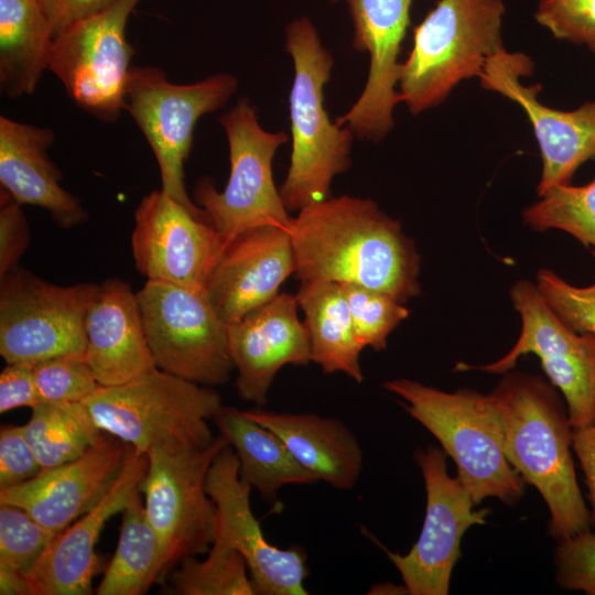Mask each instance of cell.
<instances>
[{"label":"cell","instance_id":"7c38bea8","mask_svg":"<svg viewBox=\"0 0 595 595\" xmlns=\"http://www.w3.org/2000/svg\"><path fill=\"white\" fill-rule=\"evenodd\" d=\"M140 0H116L104 10L58 33L47 69L82 109L106 122L125 110L133 47L126 37L128 19Z\"/></svg>","mask_w":595,"mask_h":595},{"label":"cell","instance_id":"ba28073f","mask_svg":"<svg viewBox=\"0 0 595 595\" xmlns=\"http://www.w3.org/2000/svg\"><path fill=\"white\" fill-rule=\"evenodd\" d=\"M219 121L229 147L228 182L219 192L209 177H204L194 191L195 201L209 224L226 242L262 226L290 230L293 217L285 208L272 175V160L285 143L286 134L264 130L255 108L244 99Z\"/></svg>","mask_w":595,"mask_h":595},{"label":"cell","instance_id":"f35d334b","mask_svg":"<svg viewBox=\"0 0 595 595\" xmlns=\"http://www.w3.org/2000/svg\"><path fill=\"white\" fill-rule=\"evenodd\" d=\"M42 466L28 442L23 425L6 424L0 429V488L35 477Z\"/></svg>","mask_w":595,"mask_h":595},{"label":"cell","instance_id":"4fadbf2b","mask_svg":"<svg viewBox=\"0 0 595 595\" xmlns=\"http://www.w3.org/2000/svg\"><path fill=\"white\" fill-rule=\"evenodd\" d=\"M510 300L521 318L513 347L498 360L484 365H456L457 370L477 369L505 374L527 354L539 357L550 382L563 394L573 428L591 425L595 419V335L580 334L550 309L534 283L518 280Z\"/></svg>","mask_w":595,"mask_h":595},{"label":"cell","instance_id":"f6af8a7d","mask_svg":"<svg viewBox=\"0 0 595 595\" xmlns=\"http://www.w3.org/2000/svg\"><path fill=\"white\" fill-rule=\"evenodd\" d=\"M333 1H336V0H333Z\"/></svg>","mask_w":595,"mask_h":595},{"label":"cell","instance_id":"9c48e42d","mask_svg":"<svg viewBox=\"0 0 595 595\" xmlns=\"http://www.w3.org/2000/svg\"><path fill=\"white\" fill-rule=\"evenodd\" d=\"M137 298L155 367L208 387L229 380L227 324L206 291L147 280Z\"/></svg>","mask_w":595,"mask_h":595},{"label":"cell","instance_id":"d4e9b609","mask_svg":"<svg viewBox=\"0 0 595 595\" xmlns=\"http://www.w3.org/2000/svg\"><path fill=\"white\" fill-rule=\"evenodd\" d=\"M246 412L274 432L317 480L340 490H349L358 482L363 451L356 435L342 421L315 413H279L262 409Z\"/></svg>","mask_w":595,"mask_h":595},{"label":"cell","instance_id":"ffe728a7","mask_svg":"<svg viewBox=\"0 0 595 595\" xmlns=\"http://www.w3.org/2000/svg\"><path fill=\"white\" fill-rule=\"evenodd\" d=\"M298 307L295 295L280 293L227 324L229 354L238 372L236 390L242 400L264 405L282 367L312 361L309 332Z\"/></svg>","mask_w":595,"mask_h":595},{"label":"cell","instance_id":"8fae6325","mask_svg":"<svg viewBox=\"0 0 595 595\" xmlns=\"http://www.w3.org/2000/svg\"><path fill=\"white\" fill-rule=\"evenodd\" d=\"M99 284L62 286L17 267L0 277V355L7 364L85 354L86 314Z\"/></svg>","mask_w":595,"mask_h":595},{"label":"cell","instance_id":"44dd1931","mask_svg":"<svg viewBox=\"0 0 595 595\" xmlns=\"http://www.w3.org/2000/svg\"><path fill=\"white\" fill-rule=\"evenodd\" d=\"M148 469V455L131 447L123 468L109 491L89 511L55 534L25 574L29 595H88L99 570L95 547L110 517L121 512Z\"/></svg>","mask_w":595,"mask_h":595},{"label":"cell","instance_id":"7bdbcfd3","mask_svg":"<svg viewBox=\"0 0 595 595\" xmlns=\"http://www.w3.org/2000/svg\"><path fill=\"white\" fill-rule=\"evenodd\" d=\"M572 447L585 475L591 520L595 527V426L591 424L573 428Z\"/></svg>","mask_w":595,"mask_h":595},{"label":"cell","instance_id":"ac0fdd59","mask_svg":"<svg viewBox=\"0 0 595 595\" xmlns=\"http://www.w3.org/2000/svg\"><path fill=\"white\" fill-rule=\"evenodd\" d=\"M354 22L353 45L369 54L365 88L350 109L336 120L361 139L378 142L393 128L399 53L410 22L412 0H346Z\"/></svg>","mask_w":595,"mask_h":595},{"label":"cell","instance_id":"ee69618b","mask_svg":"<svg viewBox=\"0 0 595 595\" xmlns=\"http://www.w3.org/2000/svg\"><path fill=\"white\" fill-rule=\"evenodd\" d=\"M593 425L595 426V419H594Z\"/></svg>","mask_w":595,"mask_h":595},{"label":"cell","instance_id":"d6a6232c","mask_svg":"<svg viewBox=\"0 0 595 595\" xmlns=\"http://www.w3.org/2000/svg\"><path fill=\"white\" fill-rule=\"evenodd\" d=\"M363 348L376 351L387 347L388 336L409 317V310L382 292L353 283H340Z\"/></svg>","mask_w":595,"mask_h":595},{"label":"cell","instance_id":"e0dca14e","mask_svg":"<svg viewBox=\"0 0 595 595\" xmlns=\"http://www.w3.org/2000/svg\"><path fill=\"white\" fill-rule=\"evenodd\" d=\"M206 491L216 507V536L244 556L256 595H306V552L281 549L266 539L250 507L251 486L239 477V459L230 445L214 458Z\"/></svg>","mask_w":595,"mask_h":595},{"label":"cell","instance_id":"4dcf8cb0","mask_svg":"<svg viewBox=\"0 0 595 595\" xmlns=\"http://www.w3.org/2000/svg\"><path fill=\"white\" fill-rule=\"evenodd\" d=\"M247 563L239 551L216 536L204 560L187 558L166 575L176 595H256Z\"/></svg>","mask_w":595,"mask_h":595},{"label":"cell","instance_id":"83f0119b","mask_svg":"<svg viewBox=\"0 0 595 595\" xmlns=\"http://www.w3.org/2000/svg\"><path fill=\"white\" fill-rule=\"evenodd\" d=\"M53 26L37 0H0V88L32 95L48 67Z\"/></svg>","mask_w":595,"mask_h":595},{"label":"cell","instance_id":"3957f363","mask_svg":"<svg viewBox=\"0 0 595 595\" xmlns=\"http://www.w3.org/2000/svg\"><path fill=\"white\" fill-rule=\"evenodd\" d=\"M382 387L440 442L475 505L489 497L511 504L522 496L526 482L506 456L502 424L490 394L465 388L447 392L408 378Z\"/></svg>","mask_w":595,"mask_h":595},{"label":"cell","instance_id":"cb8c5ba5","mask_svg":"<svg viewBox=\"0 0 595 595\" xmlns=\"http://www.w3.org/2000/svg\"><path fill=\"white\" fill-rule=\"evenodd\" d=\"M55 141L52 129L0 117V184L21 205L45 209L61 228L88 219L80 201L62 185L63 175L47 150Z\"/></svg>","mask_w":595,"mask_h":595},{"label":"cell","instance_id":"ab89813d","mask_svg":"<svg viewBox=\"0 0 595 595\" xmlns=\"http://www.w3.org/2000/svg\"><path fill=\"white\" fill-rule=\"evenodd\" d=\"M7 191H0V277L19 267L30 246L31 232L26 217Z\"/></svg>","mask_w":595,"mask_h":595},{"label":"cell","instance_id":"4316f807","mask_svg":"<svg viewBox=\"0 0 595 595\" xmlns=\"http://www.w3.org/2000/svg\"><path fill=\"white\" fill-rule=\"evenodd\" d=\"M304 313L312 361L326 374L343 372L356 382L364 380L360 353L350 311L340 283L302 281L295 295Z\"/></svg>","mask_w":595,"mask_h":595},{"label":"cell","instance_id":"b9f144b4","mask_svg":"<svg viewBox=\"0 0 595 595\" xmlns=\"http://www.w3.org/2000/svg\"><path fill=\"white\" fill-rule=\"evenodd\" d=\"M54 32V37L72 24L86 19L116 0H37Z\"/></svg>","mask_w":595,"mask_h":595},{"label":"cell","instance_id":"8992f818","mask_svg":"<svg viewBox=\"0 0 595 595\" xmlns=\"http://www.w3.org/2000/svg\"><path fill=\"white\" fill-rule=\"evenodd\" d=\"M502 0H439L414 28L413 45L401 63L399 94L411 113L445 100L464 79L482 74L501 51Z\"/></svg>","mask_w":595,"mask_h":595},{"label":"cell","instance_id":"603a6c76","mask_svg":"<svg viewBox=\"0 0 595 595\" xmlns=\"http://www.w3.org/2000/svg\"><path fill=\"white\" fill-rule=\"evenodd\" d=\"M86 359L100 386L123 383L155 367L142 314L129 283L108 278L86 314Z\"/></svg>","mask_w":595,"mask_h":595},{"label":"cell","instance_id":"8d00e7d4","mask_svg":"<svg viewBox=\"0 0 595 595\" xmlns=\"http://www.w3.org/2000/svg\"><path fill=\"white\" fill-rule=\"evenodd\" d=\"M534 15L555 39L595 54V0H538Z\"/></svg>","mask_w":595,"mask_h":595},{"label":"cell","instance_id":"277c9868","mask_svg":"<svg viewBox=\"0 0 595 595\" xmlns=\"http://www.w3.org/2000/svg\"><path fill=\"white\" fill-rule=\"evenodd\" d=\"M286 51L294 64L289 99L292 152L280 195L289 212H299L329 197L334 177L350 167L354 133L332 122L324 107L334 60L307 18L288 25Z\"/></svg>","mask_w":595,"mask_h":595},{"label":"cell","instance_id":"f546056e","mask_svg":"<svg viewBox=\"0 0 595 595\" xmlns=\"http://www.w3.org/2000/svg\"><path fill=\"white\" fill-rule=\"evenodd\" d=\"M31 410L23 432L42 469L78 458L102 433L84 402L43 401Z\"/></svg>","mask_w":595,"mask_h":595},{"label":"cell","instance_id":"836d02e7","mask_svg":"<svg viewBox=\"0 0 595 595\" xmlns=\"http://www.w3.org/2000/svg\"><path fill=\"white\" fill-rule=\"evenodd\" d=\"M54 537L24 509L0 505V574L24 577Z\"/></svg>","mask_w":595,"mask_h":595},{"label":"cell","instance_id":"5bb4252c","mask_svg":"<svg viewBox=\"0 0 595 595\" xmlns=\"http://www.w3.org/2000/svg\"><path fill=\"white\" fill-rule=\"evenodd\" d=\"M414 458L426 490L425 517L411 550L401 555L387 551L410 595H446L461 541L467 529L484 524L489 509H474L470 494L446 468V453L436 447L419 448Z\"/></svg>","mask_w":595,"mask_h":595},{"label":"cell","instance_id":"484cf974","mask_svg":"<svg viewBox=\"0 0 595 595\" xmlns=\"http://www.w3.org/2000/svg\"><path fill=\"white\" fill-rule=\"evenodd\" d=\"M213 421L238 456L240 479L267 501H275L279 490L286 485L318 482L274 432L249 416L246 410L223 405Z\"/></svg>","mask_w":595,"mask_h":595},{"label":"cell","instance_id":"d590c367","mask_svg":"<svg viewBox=\"0 0 595 595\" xmlns=\"http://www.w3.org/2000/svg\"><path fill=\"white\" fill-rule=\"evenodd\" d=\"M595 259V251H592ZM536 286L550 309L574 332L595 335V282L575 286L549 269H540Z\"/></svg>","mask_w":595,"mask_h":595},{"label":"cell","instance_id":"1f68e13d","mask_svg":"<svg viewBox=\"0 0 595 595\" xmlns=\"http://www.w3.org/2000/svg\"><path fill=\"white\" fill-rule=\"evenodd\" d=\"M528 206L522 218L533 230H562L595 251V178L586 185L559 184Z\"/></svg>","mask_w":595,"mask_h":595},{"label":"cell","instance_id":"60d3db41","mask_svg":"<svg viewBox=\"0 0 595 595\" xmlns=\"http://www.w3.org/2000/svg\"><path fill=\"white\" fill-rule=\"evenodd\" d=\"M40 402L34 364H7L0 374V413L22 407L32 409Z\"/></svg>","mask_w":595,"mask_h":595},{"label":"cell","instance_id":"2e32d148","mask_svg":"<svg viewBox=\"0 0 595 595\" xmlns=\"http://www.w3.org/2000/svg\"><path fill=\"white\" fill-rule=\"evenodd\" d=\"M532 72L529 56L502 48L487 61L478 78L483 88L515 101L528 116L542 159L540 196L554 185L569 184L576 170L595 158V100L573 110L548 107L538 98L539 84L521 83Z\"/></svg>","mask_w":595,"mask_h":595},{"label":"cell","instance_id":"30bf717a","mask_svg":"<svg viewBox=\"0 0 595 595\" xmlns=\"http://www.w3.org/2000/svg\"><path fill=\"white\" fill-rule=\"evenodd\" d=\"M228 445L218 435L203 448H151L139 485L144 509L155 531L163 577L187 558L205 554L216 537V507L206 491V477L217 454Z\"/></svg>","mask_w":595,"mask_h":595},{"label":"cell","instance_id":"d6986e66","mask_svg":"<svg viewBox=\"0 0 595 595\" xmlns=\"http://www.w3.org/2000/svg\"><path fill=\"white\" fill-rule=\"evenodd\" d=\"M131 446L102 432L82 456L0 488V505H14L53 534L89 511L120 475Z\"/></svg>","mask_w":595,"mask_h":595},{"label":"cell","instance_id":"6da1fadb","mask_svg":"<svg viewBox=\"0 0 595 595\" xmlns=\"http://www.w3.org/2000/svg\"><path fill=\"white\" fill-rule=\"evenodd\" d=\"M290 236L302 281L353 283L405 303L421 294V256L370 198L328 197L298 212Z\"/></svg>","mask_w":595,"mask_h":595},{"label":"cell","instance_id":"74e56055","mask_svg":"<svg viewBox=\"0 0 595 595\" xmlns=\"http://www.w3.org/2000/svg\"><path fill=\"white\" fill-rule=\"evenodd\" d=\"M558 542L554 560L559 586L595 595V531L583 530Z\"/></svg>","mask_w":595,"mask_h":595},{"label":"cell","instance_id":"e575fe53","mask_svg":"<svg viewBox=\"0 0 595 595\" xmlns=\"http://www.w3.org/2000/svg\"><path fill=\"white\" fill-rule=\"evenodd\" d=\"M34 376L42 402H84L100 387L85 354L39 361Z\"/></svg>","mask_w":595,"mask_h":595},{"label":"cell","instance_id":"7a4b0ae2","mask_svg":"<svg viewBox=\"0 0 595 595\" xmlns=\"http://www.w3.org/2000/svg\"><path fill=\"white\" fill-rule=\"evenodd\" d=\"M490 396L501 420L506 456L545 501L551 536L560 541L591 529L571 451L573 426L554 386L510 370Z\"/></svg>","mask_w":595,"mask_h":595},{"label":"cell","instance_id":"9a60e30c","mask_svg":"<svg viewBox=\"0 0 595 595\" xmlns=\"http://www.w3.org/2000/svg\"><path fill=\"white\" fill-rule=\"evenodd\" d=\"M226 244L215 227L162 190L145 195L134 210L131 250L147 280L206 291Z\"/></svg>","mask_w":595,"mask_h":595},{"label":"cell","instance_id":"5b68a950","mask_svg":"<svg viewBox=\"0 0 595 595\" xmlns=\"http://www.w3.org/2000/svg\"><path fill=\"white\" fill-rule=\"evenodd\" d=\"M86 404L101 432L130 445L139 455L203 448L215 436L208 424L223 407L220 394L153 367L115 386H100Z\"/></svg>","mask_w":595,"mask_h":595},{"label":"cell","instance_id":"52a82bcc","mask_svg":"<svg viewBox=\"0 0 595 595\" xmlns=\"http://www.w3.org/2000/svg\"><path fill=\"white\" fill-rule=\"evenodd\" d=\"M237 88L238 80L232 74H215L194 84H175L154 66L131 67L126 85L125 110L153 151L161 190L205 221H208L205 212L187 195L184 163L199 118L224 107Z\"/></svg>","mask_w":595,"mask_h":595},{"label":"cell","instance_id":"7402d4cb","mask_svg":"<svg viewBox=\"0 0 595 595\" xmlns=\"http://www.w3.org/2000/svg\"><path fill=\"white\" fill-rule=\"evenodd\" d=\"M294 271L290 230L257 227L227 241L206 293L221 320L231 324L275 298Z\"/></svg>","mask_w":595,"mask_h":595},{"label":"cell","instance_id":"f1b7e54d","mask_svg":"<svg viewBox=\"0 0 595 595\" xmlns=\"http://www.w3.org/2000/svg\"><path fill=\"white\" fill-rule=\"evenodd\" d=\"M121 515L118 544L96 588L98 595H141L163 578L159 539L139 488L131 493Z\"/></svg>","mask_w":595,"mask_h":595}]
</instances>
